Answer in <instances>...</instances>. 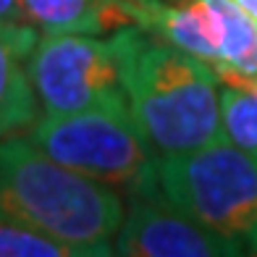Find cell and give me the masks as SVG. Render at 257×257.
I'll return each mask as SVG.
<instances>
[{
	"label": "cell",
	"mask_w": 257,
	"mask_h": 257,
	"mask_svg": "<svg viewBox=\"0 0 257 257\" xmlns=\"http://www.w3.org/2000/svg\"><path fill=\"white\" fill-rule=\"evenodd\" d=\"M27 74L45 115L128 108L110 34H40L27 58Z\"/></svg>",
	"instance_id": "6"
},
{
	"label": "cell",
	"mask_w": 257,
	"mask_h": 257,
	"mask_svg": "<svg viewBox=\"0 0 257 257\" xmlns=\"http://www.w3.org/2000/svg\"><path fill=\"white\" fill-rule=\"evenodd\" d=\"M0 257H79L74 247L40 231L0 220Z\"/></svg>",
	"instance_id": "11"
},
{
	"label": "cell",
	"mask_w": 257,
	"mask_h": 257,
	"mask_svg": "<svg viewBox=\"0 0 257 257\" xmlns=\"http://www.w3.org/2000/svg\"><path fill=\"white\" fill-rule=\"evenodd\" d=\"M123 257H239L247 249L228 236L202 226L160 194L158 186L128 192L123 218L113 241Z\"/></svg>",
	"instance_id": "7"
},
{
	"label": "cell",
	"mask_w": 257,
	"mask_h": 257,
	"mask_svg": "<svg viewBox=\"0 0 257 257\" xmlns=\"http://www.w3.org/2000/svg\"><path fill=\"white\" fill-rule=\"evenodd\" d=\"M158 189L181 213L257 249V150H244L226 137L189 153L155 160Z\"/></svg>",
	"instance_id": "3"
},
{
	"label": "cell",
	"mask_w": 257,
	"mask_h": 257,
	"mask_svg": "<svg viewBox=\"0 0 257 257\" xmlns=\"http://www.w3.org/2000/svg\"><path fill=\"white\" fill-rule=\"evenodd\" d=\"M233 3H236L239 8H244V11H247V14L257 21V0H233Z\"/></svg>",
	"instance_id": "13"
},
{
	"label": "cell",
	"mask_w": 257,
	"mask_h": 257,
	"mask_svg": "<svg viewBox=\"0 0 257 257\" xmlns=\"http://www.w3.org/2000/svg\"><path fill=\"white\" fill-rule=\"evenodd\" d=\"M0 21H11V24H27V21H24V8H21V0H0Z\"/></svg>",
	"instance_id": "12"
},
{
	"label": "cell",
	"mask_w": 257,
	"mask_h": 257,
	"mask_svg": "<svg viewBox=\"0 0 257 257\" xmlns=\"http://www.w3.org/2000/svg\"><path fill=\"white\" fill-rule=\"evenodd\" d=\"M121 218L113 186L61 166L27 134L0 139V220L53 236L79 257H108Z\"/></svg>",
	"instance_id": "2"
},
{
	"label": "cell",
	"mask_w": 257,
	"mask_h": 257,
	"mask_svg": "<svg viewBox=\"0 0 257 257\" xmlns=\"http://www.w3.org/2000/svg\"><path fill=\"white\" fill-rule=\"evenodd\" d=\"M24 21L40 34L105 37L134 24V0H21Z\"/></svg>",
	"instance_id": "9"
},
{
	"label": "cell",
	"mask_w": 257,
	"mask_h": 257,
	"mask_svg": "<svg viewBox=\"0 0 257 257\" xmlns=\"http://www.w3.org/2000/svg\"><path fill=\"white\" fill-rule=\"evenodd\" d=\"M37 40L34 27L0 21V139L27 134L42 115L27 74V58Z\"/></svg>",
	"instance_id": "8"
},
{
	"label": "cell",
	"mask_w": 257,
	"mask_h": 257,
	"mask_svg": "<svg viewBox=\"0 0 257 257\" xmlns=\"http://www.w3.org/2000/svg\"><path fill=\"white\" fill-rule=\"evenodd\" d=\"M126 105L158 158L189 153L223 137L220 81L205 61L155 37L139 24L113 34Z\"/></svg>",
	"instance_id": "1"
},
{
	"label": "cell",
	"mask_w": 257,
	"mask_h": 257,
	"mask_svg": "<svg viewBox=\"0 0 257 257\" xmlns=\"http://www.w3.org/2000/svg\"><path fill=\"white\" fill-rule=\"evenodd\" d=\"M254 254H257V249H254Z\"/></svg>",
	"instance_id": "14"
},
{
	"label": "cell",
	"mask_w": 257,
	"mask_h": 257,
	"mask_svg": "<svg viewBox=\"0 0 257 257\" xmlns=\"http://www.w3.org/2000/svg\"><path fill=\"white\" fill-rule=\"evenodd\" d=\"M218 105L223 137L236 147L257 150V79L244 84H223Z\"/></svg>",
	"instance_id": "10"
},
{
	"label": "cell",
	"mask_w": 257,
	"mask_h": 257,
	"mask_svg": "<svg viewBox=\"0 0 257 257\" xmlns=\"http://www.w3.org/2000/svg\"><path fill=\"white\" fill-rule=\"evenodd\" d=\"M27 137L45 155L115 192L158 186V155L134 123L128 108H92L63 115H40Z\"/></svg>",
	"instance_id": "4"
},
{
	"label": "cell",
	"mask_w": 257,
	"mask_h": 257,
	"mask_svg": "<svg viewBox=\"0 0 257 257\" xmlns=\"http://www.w3.org/2000/svg\"><path fill=\"white\" fill-rule=\"evenodd\" d=\"M134 24L205 61L220 84L257 79V21L233 0H134Z\"/></svg>",
	"instance_id": "5"
}]
</instances>
